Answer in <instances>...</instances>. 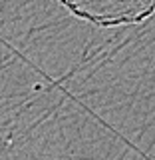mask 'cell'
Instances as JSON below:
<instances>
[{"instance_id": "cell-1", "label": "cell", "mask_w": 155, "mask_h": 160, "mask_svg": "<svg viewBox=\"0 0 155 160\" xmlns=\"http://www.w3.org/2000/svg\"><path fill=\"white\" fill-rule=\"evenodd\" d=\"M72 14L96 26L143 22L155 12V0H60Z\"/></svg>"}]
</instances>
